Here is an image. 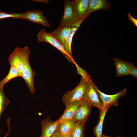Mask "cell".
<instances>
[{
    "mask_svg": "<svg viewBox=\"0 0 137 137\" xmlns=\"http://www.w3.org/2000/svg\"><path fill=\"white\" fill-rule=\"evenodd\" d=\"M30 53L27 46L23 48H16L10 55L8 61L11 66L15 68L19 72L21 77L25 65V62Z\"/></svg>",
    "mask_w": 137,
    "mask_h": 137,
    "instance_id": "1",
    "label": "cell"
},
{
    "mask_svg": "<svg viewBox=\"0 0 137 137\" xmlns=\"http://www.w3.org/2000/svg\"><path fill=\"white\" fill-rule=\"evenodd\" d=\"M87 82L82 78L78 84L74 89L65 93L62 97V101L65 107L76 101H82Z\"/></svg>",
    "mask_w": 137,
    "mask_h": 137,
    "instance_id": "2",
    "label": "cell"
},
{
    "mask_svg": "<svg viewBox=\"0 0 137 137\" xmlns=\"http://www.w3.org/2000/svg\"><path fill=\"white\" fill-rule=\"evenodd\" d=\"M38 42L48 43L60 51L65 57L70 62L74 64L76 62L74 59L72 58L64 50L63 46L50 33L47 32L45 29L40 30L37 35Z\"/></svg>",
    "mask_w": 137,
    "mask_h": 137,
    "instance_id": "3",
    "label": "cell"
},
{
    "mask_svg": "<svg viewBox=\"0 0 137 137\" xmlns=\"http://www.w3.org/2000/svg\"><path fill=\"white\" fill-rule=\"evenodd\" d=\"M94 87L102 103L103 109L107 107H111L113 106H118L119 99L124 96L126 94V90L125 89H124L116 94L108 95L101 92L97 87L95 84L94 85Z\"/></svg>",
    "mask_w": 137,
    "mask_h": 137,
    "instance_id": "4",
    "label": "cell"
},
{
    "mask_svg": "<svg viewBox=\"0 0 137 137\" xmlns=\"http://www.w3.org/2000/svg\"><path fill=\"white\" fill-rule=\"evenodd\" d=\"M95 84L92 80L87 83L82 101L88 102L93 107H96L101 111L103 110V106L95 89Z\"/></svg>",
    "mask_w": 137,
    "mask_h": 137,
    "instance_id": "5",
    "label": "cell"
},
{
    "mask_svg": "<svg viewBox=\"0 0 137 137\" xmlns=\"http://www.w3.org/2000/svg\"><path fill=\"white\" fill-rule=\"evenodd\" d=\"M64 9L63 14L58 26H70L76 22L72 1H63Z\"/></svg>",
    "mask_w": 137,
    "mask_h": 137,
    "instance_id": "6",
    "label": "cell"
},
{
    "mask_svg": "<svg viewBox=\"0 0 137 137\" xmlns=\"http://www.w3.org/2000/svg\"><path fill=\"white\" fill-rule=\"evenodd\" d=\"M92 107L88 102L82 101L76 110L74 121L76 123H85L90 115Z\"/></svg>",
    "mask_w": 137,
    "mask_h": 137,
    "instance_id": "7",
    "label": "cell"
},
{
    "mask_svg": "<svg viewBox=\"0 0 137 137\" xmlns=\"http://www.w3.org/2000/svg\"><path fill=\"white\" fill-rule=\"evenodd\" d=\"M36 72L32 69L30 65L29 58L26 60L25 65L22 72V77L24 79L31 92L34 94L35 88L34 85V79Z\"/></svg>",
    "mask_w": 137,
    "mask_h": 137,
    "instance_id": "8",
    "label": "cell"
},
{
    "mask_svg": "<svg viewBox=\"0 0 137 137\" xmlns=\"http://www.w3.org/2000/svg\"><path fill=\"white\" fill-rule=\"evenodd\" d=\"M21 19L33 23L42 25L47 27L49 24L42 12L37 10H32L23 13Z\"/></svg>",
    "mask_w": 137,
    "mask_h": 137,
    "instance_id": "9",
    "label": "cell"
},
{
    "mask_svg": "<svg viewBox=\"0 0 137 137\" xmlns=\"http://www.w3.org/2000/svg\"><path fill=\"white\" fill-rule=\"evenodd\" d=\"M90 0L72 1L76 22L80 21L86 18V13Z\"/></svg>",
    "mask_w": 137,
    "mask_h": 137,
    "instance_id": "10",
    "label": "cell"
},
{
    "mask_svg": "<svg viewBox=\"0 0 137 137\" xmlns=\"http://www.w3.org/2000/svg\"><path fill=\"white\" fill-rule=\"evenodd\" d=\"M84 19L76 22L70 26V30L62 45L65 51L73 59V58L71 50V46L73 37L75 32Z\"/></svg>",
    "mask_w": 137,
    "mask_h": 137,
    "instance_id": "11",
    "label": "cell"
},
{
    "mask_svg": "<svg viewBox=\"0 0 137 137\" xmlns=\"http://www.w3.org/2000/svg\"><path fill=\"white\" fill-rule=\"evenodd\" d=\"M41 123V133L39 137H50L57 129L59 123L57 120L53 121L48 117L42 119Z\"/></svg>",
    "mask_w": 137,
    "mask_h": 137,
    "instance_id": "12",
    "label": "cell"
},
{
    "mask_svg": "<svg viewBox=\"0 0 137 137\" xmlns=\"http://www.w3.org/2000/svg\"><path fill=\"white\" fill-rule=\"evenodd\" d=\"M116 68V76L117 77L129 75L130 68L133 64L132 63L120 60L118 58H112Z\"/></svg>",
    "mask_w": 137,
    "mask_h": 137,
    "instance_id": "13",
    "label": "cell"
},
{
    "mask_svg": "<svg viewBox=\"0 0 137 137\" xmlns=\"http://www.w3.org/2000/svg\"><path fill=\"white\" fill-rule=\"evenodd\" d=\"M110 7L109 2L107 0H90L85 17L87 18L91 13L97 10H108Z\"/></svg>",
    "mask_w": 137,
    "mask_h": 137,
    "instance_id": "14",
    "label": "cell"
},
{
    "mask_svg": "<svg viewBox=\"0 0 137 137\" xmlns=\"http://www.w3.org/2000/svg\"><path fill=\"white\" fill-rule=\"evenodd\" d=\"M82 101L72 102L66 107L62 116L57 120L59 123L66 121L73 120L76 110Z\"/></svg>",
    "mask_w": 137,
    "mask_h": 137,
    "instance_id": "15",
    "label": "cell"
},
{
    "mask_svg": "<svg viewBox=\"0 0 137 137\" xmlns=\"http://www.w3.org/2000/svg\"><path fill=\"white\" fill-rule=\"evenodd\" d=\"M70 29V26L58 27L50 33L62 46Z\"/></svg>",
    "mask_w": 137,
    "mask_h": 137,
    "instance_id": "16",
    "label": "cell"
},
{
    "mask_svg": "<svg viewBox=\"0 0 137 137\" xmlns=\"http://www.w3.org/2000/svg\"><path fill=\"white\" fill-rule=\"evenodd\" d=\"M75 124L73 120L65 121L59 123L57 129L63 136L71 134Z\"/></svg>",
    "mask_w": 137,
    "mask_h": 137,
    "instance_id": "17",
    "label": "cell"
},
{
    "mask_svg": "<svg viewBox=\"0 0 137 137\" xmlns=\"http://www.w3.org/2000/svg\"><path fill=\"white\" fill-rule=\"evenodd\" d=\"M109 107H105L102 110L100 111V115L98 123L93 129L94 132L96 137H101L102 134V128L104 120L106 113Z\"/></svg>",
    "mask_w": 137,
    "mask_h": 137,
    "instance_id": "18",
    "label": "cell"
},
{
    "mask_svg": "<svg viewBox=\"0 0 137 137\" xmlns=\"http://www.w3.org/2000/svg\"><path fill=\"white\" fill-rule=\"evenodd\" d=\"M19 77L21 76L17 70L14 67L11 66L7 75L0 81V87L3 88L4 85L10 80Z\"/></svg>",
    "mask_w": 137,
    "mask_h": 137,
    "instance_id": "19",
    "label": "cell"
},
{
    "mask_svg": "<svg viewBox=\"0 0 137 137\" xmlns=\"http://www.w3.org/2000/svg\"><path fill=\"white\" fill-rule=\"evenodd\" d=\"M85 124V123H75L74 129L71 134L72 137H84Z\"/></svg>",
    "mask_w": 137,
    "mask_h": 137,
    "instance_id": "20",
    "label": "cell"
},
{
    "mask_svg": "<svg viewBox=\"0 0 137 137\" xmlns=\"http://www.w3.org/2000/svg\"><path fill=\"white\" fill-rule=\"evenodd\" d=\"M9 103V101L3 92V88L0 87V121L2 113Z\"/></svg>",
    "mask_w": 137,
    "mask_h": 137,
    "instance_id": "21",
    "label": "cell"
},
{
    "mask_svg": "<svg viewBox=\"0 0 137 137\" xmlns=\"http://www.w3.org/2000/svg\"><path fill=\"white\" fill-rule=\"evenodd\" d=\"M74 64L76 67L77 74L80 75L81 76V78L87 82H88L92 80L91 76L84 69L79 66L76 62Z\"/></svg>",
    "mask_w": 137,
    "mask_h": 137,
    "instance_id": "22",
    "label": "cell"
},
{
    "mask_svg": "<svg viewBox=\"0 0 137 137\" xmlns=\"http://www.w3.org/2000/svg\"><path fill=\"white\" fill-rule=\"evenodd\" d=\"M23 13H8L0 11V19L12 18L16 19H21Z\"/></svg>",
    "mask_w": 137,
    "mask_h": 137,
    "instance_id": "23",
    "label": "cell"
},
{
    "mask_svg": "<svg viewBox=\"0 0 137 137\" xmlns=\"http://www.w3.org/2000/svg\"><path fill=\"white\" fill-rule=\"evenodd\" d=\"M129 75L131 76L137 78V66L133 64L130 68Z\"/></svg>",
    "mask_w": 137,
    "mask_h": 137,
    "instance_id": "24",
    "label": "cell"
},
{
    "mask_svg": "<svg viewBox=\"0 0 137 137\" xmlns=\"http://www.w3.org/2000/svg\"><path fill=\"white\" fill-rule=\"evenodd\" d=\"M128 20L131 21L136 27H137V20L132 16L131 14L129 13L127 15Z\"/></svg>",
    "mask_w": 137,
    "mask_h": 137,
    "instance_id": "25",
    "label": "cell"
},
{
    "mask_svg": "<svg viewBox=\"0 0 137 137\" xmlns=\"http://www.w3.org/2000/svg\"><path fill=\"white\" fill-rule=\"evenodd\" d=\"M50 137H63V136L57 129Z\"/></svg>",
    "mask_w": 137,
    "mask_h": 137,
    "instance_id": "26",
    "label": "cell"
},
{
    "mask_svg": "<svg viewBox=\"0 0 137 137\" xmlns=\"http://www.w3.org/2000/svg\"><path fill=\"white\" fill-rule=\"evenodd\" d=\"M33 1L36 2L43 3H46L49 1L48 0H35Z\"/></svg>",
    "mask_w": 137,
    "mask_h": 137,
    "instance_id": "27",
    "label": "cell"
},
{
    "mask_svg": "<svg viewBox=\"0 0 137 137\" xmlns=\"http://www.w3.org/2000/svg\"><path fill=\"white\" fill-rule=\"evenodd\" d=\"M101 137H111V136H109L105 135L104 134H102ZM116 137H123L119 136H118Z\"/></svg>",
    "mask_w": 137,
    "mask_h": 137,
    "instance_id": "28",
    "label": "cell"
},
{
    "mask_svg": "<svg viewBox=\"0 0 137 137\" xmlns=\"http://www.w3.org/2000/svg\"><path fill=\"white\" fill-rule=\"evenodd\" d=\"M63 137H72L71 134L64 135L63 136Z\"/></svg>",
    "mask_w": 137,
    "mask_h": 137,
    "instance_id": "29",
    "label": "cell"
}]
</instances>
